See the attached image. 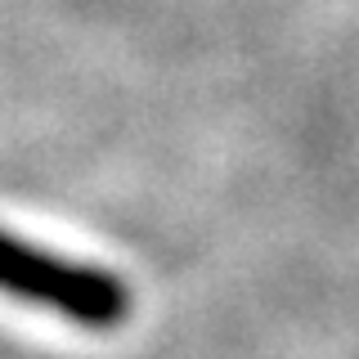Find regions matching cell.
I'll use <instances>...</instances> for the list:
<instances>
[{"label": "cell", "mask_w": 359, "mask_h": 359, "mask_svg": "<svg viewBox=\"0 0 359 359\" xmlns=\"http://www.w3.org/2000/svg\"><path fill=\"white\" fill-rule=\"evenodd\" d=\"M0 292L18 297L27 306H45L76 328H121L130 319V283L104 265H86L72 256H54L50 247H36L18 233L0 229Z\"/></svg>", "instance_id": "obj_1"}]
</instances>
